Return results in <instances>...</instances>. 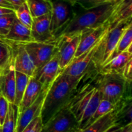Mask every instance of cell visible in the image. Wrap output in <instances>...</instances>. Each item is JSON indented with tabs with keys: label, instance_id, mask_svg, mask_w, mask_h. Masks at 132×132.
Wrapping results in <instances>:
<instances>
[{
	"label": "cell",
	"instance_id": "1f68e13d",
	"mask_svg": "<svg viewBox=\"0 0 132 132\" xmlns=\"http://www.w3.org/2000/svg\"><path fill=\"white\" fill-rule=\"evenodd\" d=\"M43 126L41 115L32 120L21 132H41Z\"/></svg>",
	"mask_w": 132,
	"mask_h": 132
},
{
	"label": "cell",
	"instance_id": "d4e9b609",
	"mask_svg": "<svg viewBox=\"0 0 132 132\" xmlns=\"http://www.w3.org/2000/svg\"><path fill=\"white\" fill-rule=\"evenodd\" d=\"M18 115V107L9 103V110L5 120L0 128L1 132H15Z\"/></svg>",
	"mask_w": 132,
	"mask_h": 132
},
{
	"label": "cell",
	"instance_id": "5b68a950",
	"mask_svg": "<svg viewBox=\"0 0 132 132\" xmlns=\"http://www.w3.org/2000/svg\"><path fill=\"white\" fill-rule=\"evenodd\" d=\"M78 129V121L67 105L44 124L41 132H72Z\"/></svg>",
	"mask_w": 132,
	"mask_h": 132
},
{
	"label": "cell",
	"instance_id": "4fadbf2b",
	"mask_svg": "<svg viewBox=\"0 0 132 132\" xmlns=\"http://www.w3.org/2000/svg\"><path fill=\"white\" fill-rule=\"evenodd\" d=\"M61 72L59 69L58 52L42 67L36 69L34 77L42 84L43 87H48Z\"/></svg>",
	"mask_w": 132,
	"mask_h": 132
},
{
	"label": "cell",
	"instance_id": "277c9868",
	"mask_svg": "<svg viewBox=\"0 0 132 132\" xmlns=\"http://www.w3.org/2000/svg\"><path fill=\"white\" fill-rule=\"evenodd\" d=\"M99 75L95 87L99 91L102 99L107 100L116 105L126 93L131 91V83L126 81L120 74H99Z\"/></svg>",
	"mask_w": 132,
	"mask_h": 132
},
{
	"label": "cell",
	"instance_id": "cb8c5ba5",
	"mask_svg": "<svg viewBox=\"0 0 132 132\" xmlns=\"http://www.w3.org/2000/svg\"><path fill=\"white\" fill-rule=\"evenodd\" d=\"M26 3L33 18L51 13L52 0H27Z\"/></svg>",
	"mask_w": 132,
	"mask_h": 132
},
{
	"label": "cell",
	"instance_id": "d6986e66",
	"mask_svg": "<svg viewBox=\"0 0 132 132\" xmlns=\"http://www.w3.org/2000/svg\"><path fill=\"white\" fill-rule=\"evenodd\" d=\"M43 88L42 84L34 76L30 77L23 98L18 106V113L23 112L37 99Z\"/></svg>",
	"mask_w": 132,
	"mask_h": 132
},
{
	"label": "cell",
	"instance_id": "74e56055",
	"mask_svg": "<svg viewBox=\"0 0 132 132\" xmlns=\"http://www.w3.org/2000/svg\"><path fill=\"white\" fill-rule=\"evenodd\" d=\"M121 132H132V123L122 127Z\"/></svg>",
	"mask_w": 132,
	"mask_h": 132
},
{
	"label": "cell",
	"instance_id": "d590c367",
	"mask_svg": "<svg viewBox=\"0 0 132 132\" xmlns=\"http://www.w3.org/2000/svg\"><path fill=\"white\" fill-rule=\"evenodd\" d=\"M10 1V3L12 5V6H14V10L16 9L18 6H19L20 5H21L22 4L24 3V2H26L27 0H9Z\"/></svg>",
	"mask_w": 132,
	"mask_h": 132
},
{
	"label": "cell",
	"instance_id": "3957f363",
	"mask_svg": "<svg viewBox=\"0 0 132 132\" xmlns=\"http://www.w3.org/2000/svg\"><path fill=\"white\" fill-rule=\"evenodd\" d=\"M131 23L130 18L107 30L92 60L91 65L95 71L98 72L102 66L110 60L122 33Z\"/></svg>",
	"mask_w": 132,
	"mask_h": 132
},
{
	"label": "cell",
	"instance_id": "4316f807",
	"mask_svg": "<svg viewBox=\"0 0 132 132\" xmlns=\"http://www.w3.org/2000/svg\"><path fill=\"white\" fill-rule=\"evenodd\" d=\"M132 43V23L130 24L127 28L125 29L122 33L118 43H117L116 49L112 55V58L116 56L117 54L122 53L126 50L131 52V44ZM110 58V59H111Z\"/></svg>",
	"mask_w": 132,
	"mask_h": 132
},
{
	"label": "cell",
	"instance_id": "6da1fadb",
	"mask_svg": "<svg viewBox=\"0 0 132 132\" xmlns=\"http://www.w3.org/2000/svg\"><path fill=\"white\" fill-rule=\"evenodd\" d=\"M121 0H115L84 10L74 15L55 35V39L71 37L102 25H106Z\"/></svg>",
	"mask_w": 132,
	"mask_h": 132
},
{
	"label": "cell",
	"instance_id": "ba28073f",
	"mask_svg": "<svg viewBox=\"0 0 132 132\" xmlns=\"http://www.w3.org/2000/svg\"><path fill=\"white\" fill-rule=\"evenodd\" d=\"M70 4L64 0L52 1L50 31L54 36L71 19Z\"/></svg>",
	"mask_w": 132,
	"mask_h": 132
},
{
	"label": "cell",
	"instance_id": "60d3db41",
	"mask_svg": "<svg viewBox=\"0 0 132 132\" xmlns=\"http://www.w3.org/2000/svg\"><path fill=\"white\" fill-rule=\"evenodd\" d=\"M64 1H67V2H69V0H64Z\"/></svg>",
	"mask_w": 132,
	"mask_h": 132
},
{
	"label": "cell",
	"instance_id": "7a4b0ae2",
	"mask_svg": "<svg viewBox=\"0 0 132 132\" xmlns=\"http://www.w3.org/2000/svg\"><path fill=\"white\" fill-rule=\"evenodd\" d=\"M82 78L72 77L62 71L59 73L48 87L44 99L41 112L43 125L69 104Z\"/></svg>",
	"mask_w": 132,
	"mask_h": 132
},
{
	"label": "cell",
	"instance_id": "d6a6232c",
	"mask_svg": "<svg viewBox=\"0 0 132 132\" xmlns=\"http://www.w3.org/2000/svg\"><path fill=\"white\" fill-rule=\"evenodd\" d=\"M9 102L5 97L0 94V126H2L9 110Z\"/></svg>",
	"mask_w": 132,
	"mask_h": 132
},
{
	"label": "cell",
	"instance_id": "e0dca14e",
	"mask_svg": "<svg viewBox=\"0 0 132 132\" xmlns=\"http://www.w3.org/2000/svg\"><path fill=\"white\" fill-rule=\"evenodd\" d=\"M132 60V52L126 50L111 58L99 70V74L118 73L121 75L126 63Z\"/></svg>",
	"mask_w": 132,
	"mask_h": 132
},
{
	"label": "cell",
	"instance_id": "9c48e42d",
	"mask_svg": "<svg viewBox=\"0 0 132 132\" xmlns=\"http://www.w3.org/2000/svg\"><path fill=\"white\" fill-rule=\"evenodd\" d=\"M79 40L80 34L55 40L57 46L59 69L61 71H63L74 58Z\"/></svg>",
	"mask_w": 132,
	"mask_h": 132
},
{
	"label": "cell",
	"instance_id": "ab89813d",
	"mask_svg": "<svg viewBox=\"0 0 132 132\" xmlns=\"http://www.w3.org/2000/svg\"><path fill=\"white\" fill-rule=\"evenodd\" d=\"M79 130V129H76V130H75V131H72V132H78V131Z\"/></svg>",
	"mask_w": 132,
	"mask_h": 132
},
{
	"label": "cell",
	"instance_id": "7bdbcfd3",
	"mask_svg": "<svg viewBox=\"0 0 132 132\" xmlns=\"http://www.w3.org/2000/svg\"><path fill=\"white\" fill-rule=\"evenodd\" d=\"M0 128H1V126H0Z\"/></svg>",
	"mask_w": 132,
	"mask_h": 132
},
{
	"label": "cell",
	"instance_id": "f1b7e54d",
	"mask_svg": "<svg viewBox=\"0 0 132 132\" xmlns=\"http://www.w3.org/2000/svg\"><path fill=\"white\" fill-rule=\"evenodd\" d=\"M14 13L16 18L21 23L30 28L33 18L31 15L27 3L24 2L21 5L18 6L16 9L14 10Z\"/></svg>",
	"mask_w": 132,
	"mask_h": 132
},
{
	"label": "cell",
	"instance_id": "4dcf8cb0",
	"mask_svg": "<svg viewBox=\"0 0 132 132\" xmlns=\"http://www.w3.org/2000/svg\"><path fill=\"white\" fill-rule=\"evenodd\" d=\"M113 1L115 0H69L68 3L72 5H79L86 10Z\"/></svg>",
	"mask_w": 132,
	"mask_h": 132
},
{
	"label": "cell",
	"instance_id": "30bf717a",
	"mask_svg": "<svg viewBox=\"0 0 132 132\" xmlns=\"http://www.w3.org/2000/svg\"><path fill=\"white\" fill-rule=\"evenodd\" d=\"M12 45L14 49L12 64L15 71L25 74L30 77L34 76L36 67L24 44L12 43Z\"/></svg>",
	"mask_w": 132,
	"mask_h": 132
},
{
	"label": "cell",
	"instance_id": "8fae6325",
	"mask_svg": "<svg viewBox=\"0 0 132 132\" xmlns=\"http://www.w3.org/2000/svg\"><path fill=\"white\" fill-rule=\"evenodd\" d=\"M51 13L33 18L30 27L32 40L37 42H50L55 40L50 31Z\"/></svg>",
	"mask_w": 132,
	"mask_h": 132
},
{
	"label": "cell",
	"instance_id": "8992f818",
	"mask_svg": "<svg viewBox=\"0 0 132 132\" xmlns=\"http://www.w3.org/2000/svg\"><path fill=\"white\" fill-rule=\"evenodd\" d=\"M27 53L32 58L36 69L50 60L57 51L55 40L50 42L30 41L23 43Z\"/></svg>",
	"mask_w": 132,
	"mask_h": 132
},
{
	"label": "cell",
	"instance_id": "836d02e7",
	"mask_svg": "<svg viewBox=\"0 0 132 132\" xmlns=\"http://www.w3.org/2000/svg\"><path fill=\"white\" fill-rule=\"evenodd\" d=\"M132 60L129 61L124 67L121 75L128 82L131 83L132 81Z\"/></svg>",
	"mask_w": 132,
	"mask_h": 132
},
{
	"label": "cell",
	"instance_id": "ffe728a7",
	"mask_svg": "<svg viewBox=\"0 0 132 132\" xmlns=\"http://www.w3.org/2000/svg\"><path fill=\"white\" fill-rule=\"evenodd\" d=\"M115 127H117L116 117L113 110L78 132H107Z\"/></svg>",
	"mask_w": 132,
	"mask_h": 132
},
{
	"label": "cell",
	"instance_id": "44dd1931",
	"mask_svg": "<svg viewBox=\"0 0 132 132\" xmlns=\"http://www.w3.org/2000/svg\"><path fill=\"white\" fill-rule=\"evenodd\" d=\"M132 0H121L116 10L110 18L107 26L108 28L115 27L121 22L131 18Z\"/></svg>",
	"mask_w": 132,
	"mask_h": 132
},
{
	"label": "cell",
	"instance_id": "f546056e",
	"mask_svg": "<svg viewBox=\"0 0 132 132\" xmlns=\"http://www.w3.org/2000/svg\"><path fill=\"white\" fill-rule=\"evenodd\" d=\"M15 18L14 12L10 14L0 16V39H5V36L10 31Z\"/></svg>",
	"mask_w": 132,
	"mask_h": 132
},
{
	"label": "cell",
	"instance_id": "603a6c76",
	"mask_svg": "<svg viewBox=\"0 0 132 132\" xmlns=\"http://www.w3.org/2000/svg\"><path fill=\"white\" fill-rule=\"evenodd\" d=\"M14 49L12 43L5 39H0V74L12 63Z\"/></svg>",
	"mask_w": 132,
	"mask_h": 132
},
{
	"label": "cell",
	"instance_id": "8d00e7d4",
	"mask_svg": "<svg viewBox=\"0 0 132 132\" xmlns=\"http://www.w3.org/2000/svg\"><path fill=\"white\" fill-rule=\"evenodd\" d=\"M14 12V10L10 9H8V8L2 7L0 6V16L5 15V14H10V13H13Z\"/></svg>",
	"mask_w": 132,
	"mask_h": 132
},
{
	"label": "cell",
	"instance_id": "83f0119b",
	"mask_svg": "<svg viewBox=\"0 0 132 132\" xmlns=\"http://www.w3.org/2000/svg\"><path fill=\"white\" fill-rule=\"evenodd\" d=\"M115 107H116V105L113 104L111 102L107 100L102 99L100 101V102H99L97 107L96 111H95V113H94V114L93 115V116H92L90 120H89L88 123V124L86 125V127H87L88 126L91 124L92 123L95 122V120H97L98 119L101 118V116H104V115H106L108 113L113 111V110L114 109ZM86 127H85V128H86Z\"/></svg>",
	"mask_w": 132,
	"mask_h": 132
},
{
	"label": "cell",
	"instance_id": "e575fe53",
	"mask_svg": "<svg viewBox=\"0 0 132 132\" xmlns=\"http://www.w3.org/2000/svg\"><path fill=\"white\" fill-rule=\"evenodd\" d=\"M0 6L8 8V9H12L14 10V6L10 3L9 0H0Z\"/></svg>",
	"mask_w": 132,
	"mask_h": 132
},
{
	"label": "cell",
	"instance_id": "2e32d148",
	"mask_svg": "<svg viewBox=\"0 0 132 132\" xmlns=\"http://www.w3.org/2000/svg\"><path fill=\"white\" fill-rule=\"evenodd\" d=\"M15 71L12 63L0 74V94L9 103L14 104L15 99Z\"/></svg>",
	"mask_w": 132,
	"mask_h": 132
},
{
	"label": "cell",
	"instance_id": "b9f144b4",
	"mask_svg": "<svg viewBox=\"0 0 132 132\" xmlns=\"http://www.w3.org/2000/svg\"><path fill=\"white\" fill-rule=\"evenodd\" d=\"M0 132H1V129H0Z\"/></svg>",
	"mask_w": 132,
	"mask_h": 132
},
{
	"label": "cell",
	"instance_id": "5bb4252c",
	"mask_svg": "<svg viewBox=\"0 0 132 132\" xmlns=\"http://www.w3.org/2000/svg\"><path fill=\"white\" fill-rule=\"evenodd\" d=\"M108 29V26L102 25L82 32L80 34L79 42L75 54V57L80 56L96 44L104 36Z\"/></svg>",
	"mask_w": 132,
	"mask_h": 132
},
{
	"label": "cell",
	"instance_id": "f35d334b",
	"mask_svg": "<svg viewBox=\"0 0 132 132\" xmlns=\"http://www.w3.org/2000/svg\"><path fill=\"white\" fill-rule=\"evenodd\" d=\"M122 127H115L112 128L110 130H109L107 132H121L122 131Z\"/></svg>",
	"mask_w": 132,
	"mask_h": 132
},
{
	"label": "cell",
	"instance_id": "484cf974",
	"mask_svg": "<svg viewBox=\"0 0 132 132\" xmlns=\"http://www.w3.org/2000/svg\"><path fill=\"white\" fill-rule=\"evenodd\" d=\"M30 76L25 74L15 71V99L14 104L18 107L23 98L26 87L28 84Z\"/></svg>",
	"mask_w": 132,
	"mask_h": 132
},
{
	"label": "cell",
	"instance_id": "ac0fdd59",
	"mask_svg": "<svg viewBox=\"0 0 132 132\" xmlns=\"http://www.w3.org/2000/svg\"><path fill=\"white\" fill-rule=\"evenodd\" d=\"M5 40L14 43H25L32 41L30 28L21 23L15 17L10 31Z\"/></svg>",
	"mask_w": 132,
	"mask_h": 132
},
{
	"label": "cell",
	"instance_id": "9a60e30c",
	"mask_svg": "<svg viewBox=\"0 0 132 132\" xmlns=\"http://www.w3.org/2000/svg\"><path fill=\"white\" fill-rule=\"evenodd\" d=\"M116 126L124 127L132 123V97L131 91L126 93L116 104L114 109Z\"/></svg>",
	"mask_w": 132,
	"mask_h": 132
},
{
	"label": "cell",
	"instance_id": "7402d4cb",
	"mask_svg": "<svg viewBox=\"0 0 132 132\" xmlns=\"http://www.w3.org/2000/svg\"><path fill=\"white\" fill-rule=\"evenodd\" d=\"M101 100L102 98L101 97L99 91L95 88V91H94L92 97L90 98L86 108L84 110L83 113H82L81 119L79 122V129L80 130L84 129L86 126L89 120H90L95 111H96L97 107L98 105H99V102Z\"/></svg>",
	"mask_w": 132,
	"mask_h": 132
},
{
	"label": "cell",
	"instance_id": "52a82bcc",
	"mask_svg": "<svg viewBox=\"0 0 132 132\" xmlns=\"http://www.w3.org/2000/svg\"><path fill=\"white\" fill-rule=\"evenodd\" d=\"M103 36L94 46L90 47L79 56L75 57L70 64L62 72L72 77L82 78L85 75L86 71L90 68L94 53L99 46Z\"/></svg>",
	"mask_w": 132,
	"mask_h": 132
},
{
	"label": "cell",
	"instance_id": "7c38bea8",
	"mask_svg": "<svg viewBox=\"0 0 132 132\" xmlns=\"http://www.w3.org/2000/svg\"><path fill=\"white\" fill-rule=\"evenodd\" d=\"M49 87L43 88L37 99L23 112L18 113L15 132H21L33 119L41 115L43 104Z\"/></svg>",
	"mask_w": 132,
	"mask_h": 132
},
{
	"label": "cell",
	"instance_id": "ee69618b",
	"mask_svg": "<svg viewBox=\"0 0 132 132\" xmlns=\"http://www.w3.org/2000/svg\"><path fill=\"white\" fill-rule=\"evenodd\" d=\"M74 131H75V130H74Z\"/></svg>",
	"mask_w": 132,
	"mask_h": 132
}]
</instances>
